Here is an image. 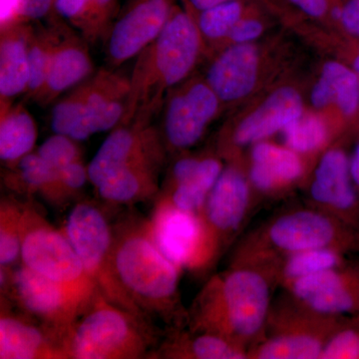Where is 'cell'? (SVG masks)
Wrapping results in <instances>:
<instances>
[{"label":"cell","instance_id":"1","mask_svg":"<svg viewBox=\"0 0 359 359\" xmlns=\"http://www.w3.org/2000/svg\"><path fill=\"white\" fill-rule=\"evenodd\" d=\"M203 42L192 14L175 6L162 32L137 56L126 112L119 125L152 123L162 110L166 93L192 73Z\"/></svg>","mask_w":359,"mask_h":359},{"label":"cell","instance_id":"2","mask_svg":"<svg viewBox=\"0 0 359 359\" xmlns=\"http://www.w3.org/2000/svg\"><path fill=\"white\" fill-rule=\"evenodd\" d=\"M269 309L268 276L255 266H244L208 285L198 302L195 321L198 330L247 346L261 337Z\"/></svg>","mask_w":359,"mask_h":359},{"label":"cell","instance_id":"3","mask_svg":"<svg viewBox=\"0 0 359 359\" xmlns=\"http://www.w3.org/2000/svg\"><path fill=\"white\" fill-rule=\"evenodd\" d=\"M110 271L121 306L156 313L171 311L178 299L179 271L156 245L149 230L133 231L113 242Z\"/></svg>","mask_w":359,"mask_h":359},{"label":"cell","instance_id":"4","mask_svg":"<svg viewBox=\"0 0 359 359\" xmlns=\"http://www.w3.org/2000/svg\"><path fill=\"white\" fill-rule=\"evenodd\" d=\"M130 77L106 67L60 97L51 110L53 133L76 141L115 129L121 123L128 104Z\"/></svg>","mask_w":359,"mask_h":359},{"label":"cell","instance_id":"5","mask_svg":"<svg viewBox=\"0 0 359 359\" xmlns=\"http://www.w3.org/2000/svg\"><path fill=\"white\" fill-rule=\"evenodd\" d=\"M90 302L83 318L66 332L63 353L76 359L138 358L145 353L147 337L133 313L116 306L102 294Z\"/></svg>","mask_w":359,"mask_h":359},{"label":"cell","instance_id":"6","mask_svg":"<svg viewBox=\"0 0 359 359\" xmlns=\"http://www.w3.org/2000/svg\"><path fill=\"white\" fill-rule=\"evenodd\" d=\"M20 256L25 266L65 287L82 309L88 306L97 287L69 240L27 212L22 217Z\"/></svg>","mask_w":359,"mask_h":359},{"label":"cell","instance_id":"7","mask_svg":"<svg viewBox=\"0 0 359 359\" xmlns=\"http://www.w3.org/2000/svg\"><path fill=\"white\" fill-rule=\"evenodd\" d=\"M252 259L268 261L278 252L285 256L302 250H359V231L325 212L297 211L283 215L259 236ZM252 256V255H250ZM259 259V261H261Z\"/></svg>","mask_w":359,"mask_h":359},{"label":"cell","instance_id":"8","mask_svg":"<svg viewBox=\"0 0 359 359\" xmlns=\"http://www.w3.org/2000/svg\"><path fill=\"white\" fill-rule=\"evenodd\" d=\"M302 309V314L289 311L273 318V335L250 347L249 358L320 359L328 339L347 318L323 316Z\"/></svg>","mask_w":359,"mask_h":359},{"label":"cell","instance_id":"9","mask_svg":"<svg viewBox=\"0 0 359 359\" xmlns=\"http://www.w3.org/2000/svg\"><path fill=\"white\" fill-rule=\"evenodd\" d=\"M222 101L205 79L170 90L163 104V141L175 150L193 147L218 115Z\"/></svg>","mask_w":359,"mask_h":359},{"label":"cell","instance_id":"10","mask_svg":"<svg viewBox=\"0 0 359 359\" xmlns=\"http://www.w3.org/2000/svg\"><path fill=\"white\" fill-rule=\"evenodd\" d=\"M175 0H129L104 39L108 67H119L137 57L162 32Z\"/></svg>","mask_w":359,"mask_h":359},{"label":"cell","instance_id":"11","mask_svg":"<svg viewBox=\"0 0 359 359\" xmlns=\"http://www.w3.org/2000/svg\"><path fill=\"white\" fill-rule=\"evenodd\" d=\"M65 236L99 292L119 306V292L109 264L114 241L102 212L91 205H77L68 216Z\"/></svg>","mask_w":359,"mask_h":359},{"label":"cell","instance_id":"12","mask_svg":"<svg viewBox=\"0 0 359 359\" xmlns=\"http://www.w3.org/2000/svg\"><path fill=\"white\" fill-rule=\"evenodd\" d=\"M148 230L158 249L179 269L195 268L211 256L212 236L207 224L172 203L158 208Z\"/></svg>","mask_w":359,"mask_h":359},{"label":"cell","instance_id":"13","mask_svg":"<svg viewBox=\"0 0 359 359\" xmlns=\"http://www.w3.org/2000/svg\"><path fill=\"white\" fill-rule=\"evenodd\" d=\"M163 142L162 136L152 123L118 125L88 165L90 182L97 187L107 177L125 168L161 165Z\"/></svg>","mask_w":359,"mask_h":359},{"label":"cell","instance_id":"14","mask_svg":"<svg viewBox=\"0 0 359 359\" xmlns=\"http://www.w3.org/2000/svg\"><path fill=\"white\" fill-rule=\"evenodd\" d=\"M285 287L299 304L332 318L359 316V266H344L302 276Z\"/></svg>","mask_w":359,"mask_h":359},{"label":"cell","instance_id":"15","mask_svg":"<svg viewBox=\"0 0 359 359\" xmlns=\"http://www.w3.org/2000/svg\"><path fill=\"white\" fill-rule=\"evenodd\" d=\"M311 197L325 212L359 231V194L351 178L349 158L342 149H330L321 157Z\"/></svg>","mask_w":359,"mask_h":359},{"label":"cell","instance_id":"16","mask_svg":"<svg viewBox=\"0 0 359 359\" xmlns=\"http://www.w3.org/2000/svg\"><path fill=\"white\" fill-rule=\"evenodd\" d=\"M16 299L45 323L67 332L82 306L65 289L23 264L11 276Z\"/></svg>","mask_w":359,"mask_h":359},{"label":"cell","instance_id":"17","mask_svg":"<svg viewBox=\"0 0 359 359\" xmlns=\"http://www.w3.org/2000/svg\"><path fill=\"white\" fill-rule=\"evenodd\" d=\"M93 59L89 43L71 26L61 20L60 37L52 59L46 83L34 103L47 106L91 76Z\"/></svg>","mask_w":359,"mask_h":359},{"label":"cell","instance_id":"18","mask_svg":"<svg viewBox=\"0 0 359 359\" xmlns=\"http://www.w3.org/2000/svg\"><path fill=\"white\" fill-rule=\"evenodd\" d=\"M259 54L252 43H231L214 58L205 81L222 102H233L249 95L256 86Z\"/></svg>","mask_w":359,"mask_h":359},{"label":"cell","instance_id":"19","mask_svg":"<svg viewBox=\"0 0 359 359\" xmlns=\"http://www.w3.org/2000/svg\"><path fill=\"white\" fill-rule=\"evenodd\" d=\"M302 114L304 101L301 94L292 87H280L238 123L233 140L238 146L264 141L276 132L283 131Z\"/></svg>","mask_w":359,"mask_h":359},{"label":"cell","instance_id":"20","mask_svg":"<svg viewBox=\"0 0 359 359\" xmlns=\"http://www.w3.org/2000/svg\"><path fill=\"white\" fill-rule=\"evenodd\" d=\"M250 203V185L235 167L223 170L205 204V222L212 236L229 235L242 224Z\"/></svg>","mask_w":359,"mask_h":359},{"label":"cell","instance_id":"21","mask_svg":"<svg viewBox=\"0 0 359 359\" xmlns=\"http://www.w3.org/2000/svg\"><path fill=\"white\" fill-rule=\"evenodd\" d=\"M32 28V23L20 22L0 29V105L27 93Z\"/></svg>","mask_w":359,"mask_h":359},{"label":"cell","instance_id":"22","mask_svg":"<svg viewBox=\"0 0 359 359\" xmlns=\"http://www.w3.org/2000/svg\"><path fill=\"white\" fill-rule=\"evenodd\" d=\"M250 158V181L262 192L290 185L304 173V165L297 152L269 142L254 144Z\"/></svg>","mask_w":359,"mask_h":359},{"label":"cell","instance_id":"23","mask_svg":"<svg viewBox=\"0 0 359 359\" xmlns=\"http://www.w3.org/2000/svg\"><path fill=\"white\" fill-rule=\"evenodd\" d=\"M120 11L119 0H55L54 4V15L89 44L104 41Z\"/></svg>","mask_w":359,"mask_h":359},{"label":"cell","instance_id":"24","mask_svg":"<svg viewBox=\"0 0 359 359\" xmlns=\"http://www.w3.org/2000/svg\"><path fill=\"white\" fill-rule=\"evenodd\" d=\"M311 101L318 109L334 104L344 117H355L359 112L358 73L339 61H328L311 90Z\"/></svg>","mask_w":359,"mask_h":359},{"label":"cell","instance_id":"25","mask_svg":"<svg viewBox=\"0 0 359 359\" xmlns=\"http://www.w3.org/2000/svg\"><path fill=\"white\" fill-rule=\"evenodd\" d=\"M62 351L52 346L39 327L14 316L0 318V358H63Z\"/></svg>","mask_w":359,"mask_h":359},{"label":"cell","instance_id":"26","mask_svg":"<svg viewBox=\"0 0 359 359\" xmlns=\"http://www.w3.org/2000/svg\"><path fill=\"white\" fill-rule=\"evenodd\" d=\"M39 130L32 113L22 103L0 105V159L14 165L32 153Z\"/></svg>","mask_w":359,"mask_h":359},{"label":"cell","instance_id":"27","mask_svg":"<svg viewBox=\"0 0 359 359\" xmlns=\"http://www.w3.org/2000/svg\"><path fill=\"white\" fill-rule=\"evenodd\" d=\"M61 20L56 15L46 25H33L29 42V87L25 98L35 102L43 90L60 37Z\"/></svg>","mask_w":359,"mask_h":359},{"label":"cell","instance_id":"28","mask_svg":"<svg viewBox=\"0 0 359 359\" xmlns=\"http://www.w3.org/2000/svg\"><path fill=\"white\" fill-rule=\"evenodd\" d=\"M223 170V165L216 158H200L192 173L172 185V204L183 211H199L204 207Z\"/></svg>","mask_w":359,"mask_h":359},{"label":"cell","instance_id":"29","mask_svg":"<svg viewBox=\"0 0 359 359\" xmlns=\"http://www.w3.org/2000/svg\"><path fill=\"white\" fill-rule=\"evenodd\" d=\"M160 165L144 164L125 168L107 177L96 187L103 199L116 203L131 202L152 192Z\"/></svg>","mask_w":359,"mask_h":359},{"label":"cell","instance_id":"30","mask_svg":"<svg viewBox=\"0 0 359 359\" xmlns=\"http://www.w3.org/2000/svg\"><path fill=\"white\" fill-rule=\"evenodd\" d=\"M344 252L327 248L294 252L278 266V278L283 285L302 276L344 266Z\"/></svg>","mask_w":359,"mask_h":359},{"label":"cell","instance_id":"31","mask_svg":"<svg viewBox=\"0 0 359 359\" xmlns=\"http://www.w3.org/2000/svg\"><path fill=\"white\" fill-rule=\"evenodd\" d=\"M247 13L248 6L244 0H229L201 13L191 14L203 40L219 42L228 39L231 29Z\"/></svg>","mask_w":359,"mask_h":359},{"label":"cell","instance_id":"32","mask_svg":"<svg viewBox=\"0 0 359 359\" xmlns=\"http://www.w3.org/2000/svg\"><path fill=\"white\" fill-rule=\"evenodd\" d=\"M287 148L297 154L313 152L325 145L328 138L327 125L316 115L299 116L283 130Z\"/></svg>","mask_w":359,"mask_h":359},{"label":"cell","instance_id":"33","mask_svg":"<svg viewBox=\"0 0 359 359\" xmlns=\"http://www.w3.org/2000/svg\"><path fill=\"white\" fill-rule=\"evenodd\" d=\"M16 176L27 188L57 195L66 192L57 170L54 169L39 153H30L14 165Z\"/></svg>","mask_w":359,"mask_h":359},{"label":"cell","instance_id":"34","mask_svg":"<svg viewBox=\"0 0 359 359\" xmlns=\"http://www.w3.org/2000/svg\"><path fill=\"white\" fill-rule=\"evenodd\" d=\"M185 347L186 358L197 359L249 358L245 346L222 335L203 332Z\"/></svg>","mask_w":359,"mask_h":359},{"label":"cell","instance_id":"35","mask_svg":"<svg viewBox=\"0 0 359 359\" xmlns=\"http://www.w3.org/2000/svg\"><path fill=\"white\" fill-rule=\"evenodd\" d=\"M22 217L13 205L2 204L0 221V263L8 266L18 259L22 243Z\"/></svg>","mask_w":359,"mask_h":359},{"label":"cell","instance_id":"36","mask_svg":"<svg viewBox=\"0 0 359 359\" xmlns=\"http://www.w3.org/2000/svg\"><path fill=\"white\" fill-rule=\"evenodd\" d=\"M320 359H359V316L347 318L335 330Z\"/></svg>","mask_w":359,"mask_h":359},{"label":"cell","instance_id":"37","mask_svg":"<svg viewBox=\"0 0 359 359\" xmlns=\"http://www.w3.org/2000/svg\"><path fill=\"white\" fill-rule=\"evenodd\" d=\"M76 140L66 135L54 133L39 148L37 153L57 172L81 159Z\"/></svg>","mask_w":359,"mask_h":359},{"label":"cell","instance_id":"38","mask_svg":"<svg viewBox=\"0 0 359 359\" xmlns=\"http://www.w3.org/2000/svg\"><path fill=\"white\" fill-rule=\"evenodd\" d=\"M330 15L347 34L359 39V0H337Z\"/></svg>","mask_w":359,"mask_h":359},{"label":"cell","instance_id":"39","mask_svg":"<svg viewBox=\"0 0 359 359\" xmlns=\"http://www.w3.org/2000/svg\"><path fill=\"white\" fill-rule=\"evenodd\" d=\"M263 32L264 25L259 18L245 15L231 29L226 39L231 43H252L259 39Z\"/></svg>","mask_w":359,"mask_h":359},{"label":"cell","instance_id":"40","mask_svg":"<svg viewBox=\"0 0 359 359\" xmlns=\"http://www.w3.org/2000/svg\"><path fill=\"white\" fill-rule=\"evenodd\" d=\"M61 184L66 192L77 191L89 180L88 167H85L82 160L72 163L58 172Z\"/></svg>","mask_w":359,"mask_h":359},{"label":"cell","instance_id":"41","mask_svg":"<svg viewBox=\"0 0 359 359\" xmlns=\"http://www.w3.org/2000/svg\"><path fill=\"white\" fill-rule=\"evenodd\" d=\"M55 0H22V18L25 22L49 20L54 15Z\"/></svg>","mask_w":359,"mask_h":359},{"label":"cell","instance_id":"42","mask_svg":"<svg viewBox=\"0 0 359 359\" xmlns=\"http://www.w3.org/2000/svg\"><path fill=\"white\" fill-rule=\"evenodd\" d=\"M287 1L309 18L320 20L332 14L337 0H287Z\"/></svg>","mask_w":359,"mask_h":359},{"label":"cell","instance_id":"43","mask_svg":"<svg viewBox=\"0 0 359 359\" xmlns=\"http://www.w3.org/2000/svg\"><path fill=\"white\" fill-rule=\"evenodd\" d=\"M25 22L22 18V0H0V29Z\"/></svg>","mask_w":359,"mask_h":359},{"label":"cell","instance_id":"44","mask_svg":"<svg viewBox=\"0 0 359 359\" xmlns=\"http://www.w3.org/2000/svg\"><path fill=\"white\" fill-rule=\"evenodd\" d=\"M182 1H183L187 11L195 14L205 11L210 7L217 6V4L229 1V0H182Z\"/></svg>","mask_w":359,"mask_h":359},{"label":"cell","instance_id":"45","mask_svg":"<svg viewBox=\"0 0 359 359\" xmlns=\"http://www.w3.org/2000/svg\"><path fill=\"white\" fill-rule=\"evenodd\" d=\"M349 163H351V178H353L354 186L359 194V143L349 159Z\"/></svg>","mask_w":359,"mask_h":359},{"label":"cell","instance_id":"46","mask_svg":"<svg viewBox=\"0 0 359 359\" xmlns=\"http://www.w3.org/2000/svg\"><path fill=\"white\" fill-rule=\"evenodd\" d=\"M351 68H353V69L359 74V42L358 46H356L355 52H354L353 62H351Z\"/></svg>","mask_w":359,"mask_h":359}]
</instances>
